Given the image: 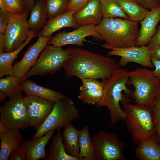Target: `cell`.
Segmentation results:
<instances>
[{
    "label": "cell",
    "instance_id": "cell-35",
    "mask_svg": "<svg viewBox=\"0 0 160 160\" xmlns=\"http://www.w3.org/2000/svg\"><path fill=\"white\" fill-rule=\"evenodd\" d=\"M10 14L0 9V34H4L9 21Z\"/></svg>",
    "mask_w": 160,
    "mask_h": 160
},
{
    "label": "cell",
    "instance_id": "cell-21",
    "mask_svg": "<svg viewBox=\"0 0 160 160\" xmlns=\"http://www.w3.org/2000/svg\"><path fill=\"white\" fill-rule=\"evenodd\" d=\"M23 91L28 95H34L55 103L68 96L57 91L40 86L31 80L21 83Z\"/></svg>",
    "mask_w": 160,
    "mask_h": 160
},
{
    "label": "cell",
    "instance_id": "cell-12",
    "mask_svg": "<svg viewBox=\"0 0 160 160\" xmlns=\"http://www.w3.org/2000/svg\"><path fill=\"white\" fill-rule=\"evenodd\" d=\"M108 52L109 56L120 57L118 64L120 67L126 66L130 62L143 66L152 68L154 66L151 60L150 48L148 45L134 46L121 48H113Z\"/></svg>",
    "mask_w": 160,
    "mask_h": 160
},
{
    "label": "cell",
    "instance_id": "cell-15",
    "mask_svg": "<svg viewBox=\"0 0 160 160\" xmlns=\"http://www.w3.org/2000/svg\"><path fill=\"white\" fill-rule=\"evenodd\" d=\"M82 85L78 98L83 103L97 105L101 100L104 94V83L97 79H86L81 80Z\"/></svg>",
    "mask_w": 160,
    "mask_h": 160
},
{
    "label": "cell",
    "instance_id": "cell-44",
    "mask_svg": "<svg viewBox=\"0 0 160 160\" xmlns=\"http://www.w3.org/2000/svg\"><path fill=\"white\" fill-rule=\"evenodd\" d=\"M25 8L23 0H17Z\"/></svg>",
    "mask_w": 160,
    "mask_h": 160
},
{
    "label": "cell",
    "instance_id": "cell-6",
    "mask_svg": "<svg viewBox=\"0 0 160 160\" xmlns=\"http://www.w3.org/2000/svg\"><path fill=\"white\" fill-rule=\"evenodd\" d=\"M71 48L66 49L53 45H47L40 53L36 63L20 81L34 76L53 74L61 70L69 60Z\"/></svg>",
    "mask_w": 160,
    "mask_h": 160
},
{
    "label": "cell",
    "instance_id": "cell-38",
    "mask_svg": "<svg viewBox=\"0 0 160 160\" xmlns=\"http://www.w3.org/2000/svg\"><path fill=\"white\" fill-rule=\"evenodd\" d=\"M159 45H160V25L147 45L150 49Z\"/></svg>",
    "mask_w": 160,
    "mask_h": 160
},
{
    "label": "cell",
    "instance_id": "cell-27",
    "mask_svg": "<svg viewBox=\"0 0 160 160\" xmlns=\"http://www.w3.org/2000/svg\"><path fill=\"white\" fill-rule=\"evenodd\" d=\"M78 135L80 147L79 160H95L94 146L88 126L85 125L82 129L78 130Z\"/></svg>",
    "mask_w": 160,
    "mask_h": 160
},
{
    "label": "cell",
    "instance_id": "cell-31",
    "mask_svg": "<svg viewBox=\"0 0 160 160\" xmlns=\"http://www.w3.org/2000/svg\"><path fill=\"white\" fill-rule=\"evenodd\" d=\"M46 9L49 19L66 11L69 0H45Z\"/></svg>",
    "mask_w": 160,
    "mask_h": 160
},
{
    "label": "cell",
    "instance_id": "cell-11",
    "mask_svg": "<svg viewBox=\"0 0 160 160\" xmlns=\"http://www.w3.org/2000/svg\"><path fill=\"white\" fill-rule=\"evenodd\" d=\"M96 25L89 24L79 27L74 31L66 32H60L50 39L48 44L61 47L68 44L84 45V39L91 36L99 40H103L101 35L96 30Z\"/></svg>",
    "mask_w": 160,
    "mask_h": 160
},
{
    "label": "cell",
    "instance_id": "cell-25",
    "mask_svg": "<svg viewBox=\"0 0 160 160\" xmlns=\"http://www.w3.org/2000/svg\"><path fill=\"white\" fill-rule=\"evenodd\" d=\"M135 154L140 160H160V144L154 138L139 144Z\"/></svg>",
    "mask_w": 160,
    "mask_h": 160
},
{
    "label": "cell",
    "instance_id": "cell-5",
    "mask_svg": "<svg viewBox=\"0 0 160 160\" xmlns=\"http://www.w3.org/2000/svg\"><path fill=\"white\" fill-rule=\"evenodd\" d=\"M128 75L127 85L134 88L130 97L137 105L150 107L160 93V79L147 68H137L129 71Z\"/></svg>",
    "mask_w": 160,
    "mask_h": 160
},
{
    "label": "cell",
    "instance_id": "cell-2",
    "mask_svg": "<svg viewBox=\"0 0 160 160\" xmlns=\"http://www.w3.org/2000/svg\"><path fill=\"white\" fill-rule=\"evenodd\" d=\"M129 71L120 68L114 71L108 79L103 81L104 92L101 101L97 105L98 108L106 106L109 110L111 124L115 125L124 120L125 114L120 105L129 103L131 90L127 87Z\"/></svg>",
    "mask_w": 160,
    "mask_h": 160
},
{
    "label": "cell",
    "instance_id": "cell-14",
    "mask_svg": "<svg viewBox=\"0 0 160 160\" xmlns=\"http://www.w3.org/2000/svg\"><path fill=\"white\" fill-rule=\"evenodd\" d=\"M52 35L47 37L38 36L36 41L30 46L21 60L13 66V75L19 82L34 65L40 53L47 45Z\"/></svg>",
    "mask_w": 160,
    "mask_h": 160
},
{
    "label": "cell",
    "instance_id": "cell-37",
    "mask_svg": "<svg viewBox=\"0 0 160 160\" xmlns=\"http://www.w3.org/2000/svg\"><path fill=\"white\" fill-rule=\"evenodd\" d=\"M9 159L11 160H25L23 151L21 145L12 152Z\"/></svg>",
    "mask_w": 160,
    "mask_h": 160
},
{
    "label": "cell",
    "instance_id": "cell-23",
    "mask_svg": "<svg viewBox=\"0 0 160 160\" xmlns=\"http://www.w3.org/2000/svg\"><path fill=\"white\" fill-rule=\"evenodd\" d=\"M28 20L30 30L37 34L46 25L48 20L45 0H36Z\"/></svg>",
    "mask_w": 160,
    "mask_h": 160
},
{
    "label": "cell",
    "instance_id": "cell-13",
    "mask_svg": "<svg viewBox=\"0 0 160 160\" xmlns=\"http://www.w3.org/2000/svg\"><path fill=\"white\" fill-rule=\"evenodd\" d=\"M24 99L28 109L30 126L37 129L52 110L55 103L32 95H26Z\"/></svg>",
    "mask_w": 160,
    "mask_h": 160
},
{
    "label": "cell",
    "instance_id": "cell-22",
    "mask_svg": "<svg viewBox=\"0 0 160 160\" xmlns=\"http://www.w3.org/2000/svg\"><path fill=\"white\" fill-rule=\"evenodd\" d=\"M38 35L31 31L27 40L17 49L8 53L0 52V77L4 76L13 75V67L12 63L17 57V55L23 48L30 43L34 38Z\"/></svg>",
    "mask_w": 160,
    "mask_h": 160
},
{
    "label": "cell",
    "instance_id": "cell-26",
    "mask_svg": "<svg viewBox=\"0 0 160 160\" xmlns=\"http://www.w3.org/2000/svg\"><path fill=\"white\" fill-rule=\"evenodd\" d=\"M64 128L62 135L66 151L69 155L78 159L80 151L78 130L71 123Z\"/></svg>",
    "mask_w": 160,
    "mask_h": 160
},
{
    "label": "cell",
    "instance_id": "cell-41",
    "mask_svg": "<svg viewBox=\"0 0 160 160\" xmlns=\"http://www.w3.org/2000/svg\"><path fill=\"white\" fill-rule=\"evenodd\" d=\"M23 1L25 9L27 10L30 13L35 5V2L34 0H23Z\"/></svg>",
    "mask_w": 160,
    "mask_h": 160
},
{
    "label": "cell",
    "instance_id": "cell-1",
    "mask_svg": "<svg viewBox=\"0 0 160 160\" xmlns=\"http://www.w3.org/2000/svg\"><path fill=\"white\" fill-rule=\"evenodd\" d=\"M71 49V57L64 67L67 78L76 76L81 80L86 79L105 80L120 68L116 60L110 57L81 48Z\"/></svg>",
    "mask_w": 160,
    "mask_h": 160
},
{
    "label": "cell",
    "instance_id": "cell-4",
    "mask_svg": "<svg viewBox=\"0 0 160 160\" xmlns=\"http://www.w3.org/2000/svg\"><path fill=\"white\" fill-rule=\"evenodd\" d=\"M123 105L124 121L134 143L138 145L154 138L155 122L150 107L129 103Z\"/></svg>",
    "mask_w": 160,
    "mask_h": 160
},
{
    "label": "cell",
    "instance_id": "cell-7",
    "mask_svg": "<svg viewBox=\"0 0 160 160\" xmlns=\"http://www.w3.org/2000/svg\"><path fill=\"white\" fill-rule=\"evenodd\" d=\"M29 12L10 14L4 34H0V52L8 53L17 49L27 40L30 31L27 18Z\"/></svg>",
    "mask_w": 160,
    "mask_h": 160
},
{
    "label": "cell",
    "instance_id": "cell-10",
    "mask_svg": "<svg viewBox=\"0 0 160 160\" xmlns=\"http://www.w3.org/2000/svg\"><path fill=\"white\" fill-rule=\"evenodd\" d=\"M0 121L9 128L20 129L30 126L28 109L21 94L10 98L0 107Z\"/></svg>",
    "mask_w": 160,
    "mask_h": 160
},
{
    "label": "cell",
    "instance_id": "cell-18",
    "mask_svg": "<svg viewBox=\"0 0 160 160\" xmlns=\"http://www.w3.org/2000/svg\"><path fill=\"white\" fill-rule=\"evenodd\" d=\"M55 130H52L36 139L23 140L21 145L25 160H37L45 157V146L52 137Z\"/></svg>",
    "mask_w": 160,
    "mask_h": 160
},
{
    "label": "cell",
    "instance_id": "cell-34",
    "mask_svg": "<svg viewBox=\"0 0 160 160\" xmlns=\"http://www.w3.org/2000/svg\"><path fill=\"white\" fill-rule=\"evenodd\" d=\"M89 0H69L66 11H73L75 13L83 7Z\"/></svg>",
    "mask_w": 160,
    "mask_h": 160
},
{
    "label": "cell",
    "instance_id": "cell-42",
    "mask_svg": "<svg viewBox=\"0 0 160 160\" xmlns=\"http://www.w3.org/2000/svg\"><path fill=\"white\" fill-rule=\"evenodd\" d=\"M7 96L2 92L0 91V101L1 102H5V100L7 99Z\"/></svg>",
    "mask_w": 160,
    "mask_h": 160
},
{
    "label": "cell",
    "instance_id": "cell-36",
    "mask_svg": "<svg viewBox=\"0 0 160 160\" xmlns=\"http://www.w3.org/2000/svg\"><path fill=\"white\" fill-rule=\"evenodd\" d=\"M145 8L150 10L160 6V0H134Z\"/></svg>",
    "mask_w": 160,
    "mask_h": 160
},
{
    "label": "cell",
    "instance_id": "cell-28",
    "mask_svg": "<svg viewBox=\"0 0 160 160\" xmlns=\"http://www.w3.org/2000/svg\"><path fill=\"white\" fill-rule=\"evenodd\" d=\"M128 16L129 20L139 22L147 15L149 10L134 0H116Z\"/></svg>",
    "mask_w": 160,
    "mask_h": 160
},
{
    "label": "cell",
    "instance_id": "cell-30",
    "mask_svg": "<svg viewBox=\"0 0 160 160\" xmlns=\"http://www.w3.org/2000/svg\"><path fill=\"white\" fill-rule=\"evenodd\" d=\"M103 17L129 18L116 0H100Z\"/></svg>",
    "mask_w": 160,
    "mask_h": 160
},
{
    "label": "cell",
    "instance_id": "cell-40",
    "mask_svg": "<svg viewBox=\"0 0 160 160\" xmlns=\"http://www.w3.org/2000/svg\"><path fill=\"white\" fill-rule=\"evenodd\" d=\"M152 63L155 67L154 70L153 71L154 74L160 79V60L151 59Z\"/></svg>",
    "mask_w": 160,
    "mask_h": 160
},
{
    "label": "cell",
    "instance_id": "cell-19",
    "mask_svg": "<svg viewBox=\"0 0 160 160\" xmlns=\"http://www.w3.org/2000/svg\"><path fill=\"white\" fill-rule=\"evenodd\" d=\"M74 12L65 11L48 19L44 27L38 34V36L47 37L60 29L65 27L77 28L79 26L73 18Z\"/></svg>",
    "mask_w": 160,
    "mask_h": 160
},
{
    "label": "cell",
    "instance_id": "cell-17",
    "mask_svg": "<svg viewBox=\"0 0 160 160\" xmlns=\"http://www.w3.org/2000/svg\"><path fill=\"white\" fill-rule=\"evenodd\" d=\"M160 20V6L149 11L140 22L141 28L136 46L147 45L155 33L156 25Z\"/></svg>",
    "mask_w": 160,
    "mask_h": 160
},
{
    "label": "cell",
    "instance_id": "cell-39",
    "mask_svg": "<svg viewBox=\"0 0 160 160\" xmlns=\"http://www.w3.org/2000/svg\"><path fill=\"white\" fill-rule=\"evenodd\" d=\"M151 59L160 60V45L150 49Z\"/></svg>",
    "mask_w": 160,
    "mask_h": 160
},
{
    "label": "cell",
    "instance_id": "cell-16",
    "mask_svg": "<svg viewBox=\"0 0 160 160\" xmlns=\"http://www.w3.org/2000/svg\"><path fill=\"white\" fill-rule=\"evenodd\" d=\"M73 17L79 27L89 24L98 25L103 18L100 0H89Z\"/></svg>",
    "mask_w": 160,
    "mask_h": 160
},
{
    "label": "cell",
    "instance_id": "cell-24",
    "mask_svg": "<svg viewBox=\"0 0 160 160\" xmlns=\"http://www.w3.org/2000/svg\"><path fill=\"white\" fill-rule=\"evenodd\" d=\"M56 134L52 136L48 148V156L46 160H79L68 154L66 151L63 144L61 128H57Z\"/></svg>",
    "mask_w": 160,
    "mask_h": 160
},
{
    "label": "cell",
    "instance_id": "cell-32",
    "mask_svg": "<svg viewBox=\"0 0 160 160\" xmlns=\"http://www.w3.org/2000/svg\"><path fill=\"white\" fill-rule=\"evenodd\" d=\"M155 122L154 138L160 144V93L150 106Z\"/></svg>",
    "mask_w": 160,
    "mask_h": 160
},
{
    "label": "cell",
    "instance_id": "cell-43",
    "mask_svg": "<svg viewBox=\"0 0 160 160\" xmlns=\"http://www.w3.org/2000/svg\"><path fill=\"white\" fill-rule=\"evenodd\" d=\"M0 9L4 10L3 0H0Z\"/></svg>",
    "mask_w": 160,
    "mask_h": 160
},
{
    "label": "cell",
    "instance_id": "cell-9",
    "mask_svg": "<svg viewBox=\"0 0 160 160\" xmlns=\"http://www.w3.org/2000/svg\"><path fill=\"white\" fill-rule=\"evenodd\" d=\"M95 160H126L123 153L124 143L117 136L101 130L92 138Z\"/></svg>",
    "mask_w": 160,
    "mask_h": 160
},
{
    "label": "cell",
    "instance_id": "cell-29",
    "mask_svg": "<svg viewBox=\"0 0 160 160\" xmlns=\"http://www.w3.org/2000/svg\"><path fill=\"white\" fill-rule=\"evenodd\" d=\"M0 91L9 98L21 94L23 91L21 84L13 75L8 76L0 79Z\"/></svg>",
    "mask_w": 160,
    "mask_h": 160
},
{
    "label": "cell",
    "instance_id": "cell-33",
    "mask_svg": "<svg viewBox=\"0 0 160 160\" xmlns=\"http://www.w3.org/2000/svg\"><path fill=\"white\" fill-rule=\"evenodd\" d=\"M4 10L10 14H17L25 9L17 0H3Z\"/></svg>",
    "mask_w": 160,
    "mask_h": 160
},
{
    "label": "cell",
    "instance_id": "cell-8",
    "mask_svg": "<svg viewBox=\"0 0 160 160\" xmlns=\"http://www.w3.org/2000/svg\"><path fill=\"white\" fill-rule=\"evenodd\" d=\"M80 118V111L72 100L68 97L61 99L55 103L52 110L32 139L41 137L52 130L64 127Z\"/></svg>",
    "mask_w": 160,
    "mask_h": 160
},
{
    "label": "cell",
    "instance_id": "cell-20",
    "mask_svg": "<svg viewBox=\"0 0 160 160\" xmlns=\"http://www.w3.org/2000/svg\"><path fill=\"white\" fill-rule=\"evenodd\" d=\"M0 160H7L12 152L23 140L19 129L8 128L0 132Z\"/></svg>",
    "mask_w": 160,
    "mask_h": 160
},
{
    "label": "cell",
    "instance_id": "cell-3",
    "mask_svg": "<svg viewBox=\"0 0 160 160\" xmlns=\"http://www.w3.org/2000/svg\"><path fill=\"white\" fill-rule=\"evenodd\" d=\"M138 22L119 17H103L96 30L105 43L106 49L136 46L140 32Z\"/></svg>",
    "mask_w": 160,
    "mask_h": 160
}]
</instances>
